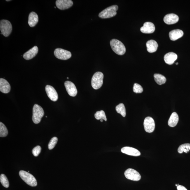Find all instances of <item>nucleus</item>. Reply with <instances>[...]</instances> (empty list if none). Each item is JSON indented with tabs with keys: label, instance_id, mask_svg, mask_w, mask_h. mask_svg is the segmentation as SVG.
Listing matches in <instances>:
<instances>
[{
	"label": "nucleus",
	"instance_id": "obj_1",
	"mask_svg": "<svg viewBox=\"0 0 190 190\" xmlns=\"http://www.w3.org/2000/svg\"><path fill=\"white\" fill-rule=\"evenodd\" d=\"M111 47L114 52L120 55L125 54L126 48L125 45L120 40L116 39L111 40L110 42Z\"/></svg>",
	"mask_w": 190,
	"mask_h": 190
},
{
	"label": "nucleus",
	"instance_id": "obj_2",
	"mask_svg": "<svg viewBox=\"0 0 190 190\" xmlns=\"http://www.w3.org/2000/svg\"><path fill=\"white\" fill-rule=\"evenodd\" d=\"M118 9V7L117 5H113L108 7L101 12L99 15V17L101 19H106L115 16L117 14L116 11Z\"/></svg>",
	"mask_w": 190,
	"mask_h": 190
},
{
	"label": "nucleus",
	"instance_id": "obj_3",
	"mask_svg": "<svg viewBox=\"0 0 190 190\" xmlns=\"http://www.w3.org/2000/svg\"><path fill=\"white\" fill-rule=\"evenodd\" d=\"M44 113V110L41 106L35 104L33 108L32 120L33 122L35 124L39 123Z\"/></svg>",
	"mask_w": 190,
	"mask_h": 190
},
{
	"label": "nucleus",
	"instance_id": "obj_4",
	"mask_svg": "<svg viewBox=\"0 0 190 190\" xmlns=\"http://www.w3.org/2000/svg\"><path fill=\"white\" fill-rule=\"evenodd\" d=\"M19 175L21 178L29 186L35 187L37 185V182L35 177L28 172L24 171H21L19 172Z\"/></svg>",
	"mask_w": 190,
	"mask_h": 190
},
{
	"label": "nucleus",
	"instance_id": "obj_5",
	"mask_svg": "<svg viewBox=\"0 0 190 190\" xmlns=\"http://www.w3.org/2000/svg\"><path fill=\"white\" fill-rule=\"evenodd\" d=\"M103 74L100 72L93 75L91 81V85L95 90H98L102 87L103 83Z\"/></svg>",
	"mask_w": 190,
	"mask_h": 190
},
{
	"label": "nucleus",
	"instance_id": "obj_6",
	"mask_svg": "<svg viewBox=\"0 0 190 190\" xmlns=\"http://www.w3.org/2000/svg\"><path fill=\"white\" fill-rule=\"evenodd\" d=\"M0 30L2 35L8 37L12 31V25L8 20L2 19L0 22Z\"/></svg>",
	"mask_w": 190,
	"mask_h": 190
},
{
	"label": "nucleus",
	"instance_id": "obj_7",
	"mask_svg": "<svg viewBox=\"0 0 190 190\" xmlns=\"http://www.w3.org/2000/svg\"><path fill=\"white\" fill-rule=\"evenodd\" d=\"M55 57L57 59L62 60H67L72 57V54L70 51L58 48L54 52Z\"/></svg>",
	"mask_w": 190,
	"mask_h": 190
},
{
	"label": "nucleus",
	"instance_id": "obj_8",
	"mask_svg": "<svg viewBox=\"0 0 190 190\" xmlns=\"http://www.w3.org/2000/svg\"><path fill=\"white\" fill-rule=\"evenodd\" d=\"M125 175L127 179L133 181H138L141 178V175L137 171L131 168L127 169L125 172Z\"/></svg>",
	"mask_w": 190,
	"mask_h": 190
},
{
	"label": "nucleus",
	"instance_id": "obj_9",
	"mask_svg": "<svg viewBox=\"0 0 190 190\" xmlns=\"http://www.w3.org/2000/svg\"><path fill=\"white\" fill-rule=\"evenodd\" d=\"M144 126L146 132L153 133L155 129V123L153 119L150 116L146 117L144 120Z\"/></svg>",
	"mask_w": 190,
	"mask_h": 190
},
{
	"label": "nucleus",
	"instance_id": "obj_10",
	"mask_svg": "<svg viewBox=\"0 0 190 190\" xmlns=\"http://www.w3.org/2000/svg\"><path fill=\"white\" fill-rule=\"evenodd\" d=\"M65 86L66 90L70 96L74 97L77 95L78 91L74 83L70 81H66L65 82Z\"/></svg>",
	"mask_w": 190,
	"mask_h": 190
},
{
	"label": "nucleus",
	"instance_id": "obj_11",
	"mask_svg": "<svg viewBox=\"0 0 190 190\" xmlns=\"http://www.w3.org/2000/svg\"><path fill=\"white\" fill-rule=\"evenodd\" d=\"M45 91L48 97L50 99L53 101H56L58 99V94L55 89L52 86L47 85L45 87Z\"/></svg>",
	"mask_w": 190,
	"mask_h": 190
},
{
	"label": "nucleus",
	"instance_id": "obj_12",
	"mask_svg": "<svg viewBox=\"0 0 190 190\" xmlns=\"http://www.w3.org/2000/svg\"><path fill=\"white\" fill-rule=\"evenodd\" d=\"M73 3L71 0H57L56 2V5L57 8L60 10H64L70 8Z\"/></svg>",
	"mask_w": 190,
	"mask_h": 190
},
{
	"label": "nucleus",
	"instance_id": "obj_13",
	"mask_svg": "<svg viewBox=\"0 0 190 190\" xmlns=\"http://www.w3.org/2000/svg\"><path fill=\"white\" fill-rule=\"evenodd\" d=\"M155 28L153 23L146 22L143 26L141 28V31L144 34L153 33L155 31Z\"/></svg>",
	"mask_w": 190,
	"mask_h": 190
},
{
	"label": "nucleus",
	"instance_id": "obj_14",
	"mask_svg": "<svg viewBox=\"0 0 190 190\" xmlns=\"http://www.w3.org/2000/svg\"><path fill=\"white\" fill-rule=\"evenodd\" d=\"M121 151L124 154L132 156H138L141 154L140 152L137 149L131 147H124L121 149Z\"/></svg>",
	"mask_w": 190,
	"mask_h": 190
},
{
	"label": "nucleus",
	"instance_id": "obj_15",
	"mask_svg": "<svg viewBox=\"0 0 190 190\" xmlns=\"http://www.w3.org/2000/svg\"><path fill=\"white\" fill-rule=\"evenodd\" d=\"M163 20L165 23L167 24H173L176 23L178 22L179 17L175 14H170L165 16Z\"/></svg>",
	"mask_w": 190,
	"mask_h": 190
},
{
	"label": "nucleus",
	"instance_id": "obj_16",
	"mask_svg": "<svg viewBox=\"0 0 190 190\" xmlns=\"http://www.w3.org/2000/svg\"><path fill=\"white\" fill-rule=\"evenodd\" d=\"M11 87L9 83L4 78H0V91L4 93H8L11 91Z\"/></svg>",
	"mask_w": 190,
	"mask_h": 190
},
{
	"label": "nucleus",
	"instance_id": "obj_17",
	"mask_svg": "<svg viewBox=\"0 0 190 190\" xmlns=\"http://www.w3.org/2000/svg\"><path fill=\"white\" fill-rule=\"evenodd\" d=\"M177 59V55L173 52L167 53L164 55V57L165 62L169 65L173 64Z\"/></svg>",
	"mask_w": 190,
	"mask_h": 190
},
{
	"label": "nucleus",
	"instance_id": "obj_18",
	"mask_svg": "<svg viewBox=\"0 0 190 190\" xmlns=\"http://www.w3.org/2000/svg\"><path fill=\"white\" fill-rule=\"evenodd\" d=\"M39 49L36 46H35L32 49L25 53L23 57L24 59L26 60H31L35 57L37 54Z\"/></svg>",
	"mask_w": 190,
	"mask_h": 190
},
{
	"label": "nucleus",
	"instance_id": "obj_19",
	"mask_svg": "<svg viewBox=\"0 0 190 190\" xmlns=\"http://www.w3.org/2000/svg\"><path fill=\"white\" fill-rule=\"evenodd\" d=\"M184 34V32L182 30H173L169 33V37L171 40L175 41L183 36Z\"/></svg>",
	"mask_w": 190,
	"mask_h": 190
},
{
	"label": "nucleus",
	"instance_id": "obj_20",
	"mask_svg": "<svg viewBox=\"0 0 190 190\" xmlns=\"http://www.w3.org/2000/svg\"><path fill=\"white\" fill-rule=\"evenodd\" d=\"M146 46L148 52L153 53L156 52L158 49V44L155 40H150L146 42Z\"/></svg>",
	"mask_w": 190,
	"mask_h": 190
},
{
	"label": "nucleus",
	"instance_id": "obj_21",
	"mask_svg": "<svg viewBox=\"0 0 190 190\" xmlns=\"http://www.w3.org/2000/svg\"><path fill=\"white\" fill-rule=\"evenodd\" d=\"M39 22V17L38 15L34 12H32L30 14L28 18V24L31 27H34Z\"/></svg>",
	"mask_w": 190,
	"mask_h": 190
},
{
	"label": "nucleus",
	"instance_id": "obj_22",
	"mask_svg": "<svg viewBox=\"0 0 190 190\" xmlns=\"http://www.w3.org/2000/svg\"><path fill=\"white\" fill-rule=\"evenodd\" d=\"M179 120V116L175 112L172 113L168 121V125L171 127H174L178 123Z\"/></svg>",
	"mask_w": 190,
	"mask_h": 190
},
{
	"label": "nucleus",
	"instance_id": "obj_23",
	"mask_svg": "<svg viewBox=\"0 0 190 190\" xmlns=\"http://www.w3.org/2000/svg\"><path fill=\"white\" fill-rule=\"evenodd\" d=\"M154 78L156 82L159 85L164 84L166 82V78L164 76L159 74L154 75Z\"/></svg>",
	"mask_w": 190,
	"mask_h": 190
},
{
	"label": "nucleus",
	"instance_id": "obj_24",
	"mask_svg": "<svg viewBox=\"0 0 190 190\" xmlns=\"http://www.w3.org/2000/svg\"><path fill=\"white\" fill-rule=\"evenodd\" d=\"M116 110L118 113L120 114L123 117H125L126 115V111L125 106L124 104L121 103L116 106Z\"/></svg>",
	"mask_w": 190,
	"mask_h": 190
},
{
	"label": "nucleus",
	"instance_id": "obj_25",
	"mask_svg": "<svg viewBox=\"0 0 190 190\" xmlns=\"http://www.w3.org/2000/svg\"><path fill=\"white\" fill-rule=\"evenodd\" d=\"M190 150V144L185 143L180 146L178 149V153L182 154L183 152L187 153Z\"/></svg>",
	"mask_w": 190,
	"mask_h": 190
},
{
	"label": "nucleus",
	"instance_id": "obj_26",
	"mask_svg": "<svg viewBox=\"0 0 190 190\" xmlns=\"http://www.w3.org/2000/svg\"><path fill=\"white\" fill-rule=\"evenodd\" d=\"M8 132L6 126L2 122H0V137H6L8 135Z\"/></svg>",
	"mask_w": 190,
	"mask_h": 190
},
{
	"label": "nucleus",
	"instance_id": "obj_27",
	"mask_svg": "<svg viewBox=\"0 0 190 190\" xmlns=\"http://www.w3.org/2000/svg\"><path fill=\"white\" fill-rule=\"evenodd\" d=\"M95 117L97 120H101L103 119L105 121H107V118L105 115V113L103 110L98 111L95 114Z\"/></svg>",
	"mask_w": 190,
	"mask_h": 190
},
{
	"label": "nucleus",
	"instance_id": "obj_28",
	"mask_svg": "<svg viewBox=\"0 0 190 190\" xmlns=\"http://www.w3.org/2000/svg\"><path fill=\"white\" fill-rule=\"evenodd\" d=\"M0 181L1 183L5 188H7L9 186V183L7 177L4 174H1L0 176Z\"/></svg>",
	"mask_w": 190,
	"mask_h": 190
},
{
	"label": "nucleus",
	"instance_id": "obj_29",
	"mask_svg": "<svg viewBox=\"0 0 190 190\" xmlns=\"http://www.w3.org/2000/svg\"><path fill=\"white\" fill-rule=\"evenodd\" d=\"M58 141V138L57 137L52 138L51 139L49 144V150H52L55 147Z\"/></svg>",
	"mask_w": 190,
	"mask_h": 190
},
{
	"label": "nucleus",
	"instance_id": "obj_30",
	"mask_svg": "<svg viewBox=\"0 0 190 190\" xmlns=\"http://www.w3.org/2000/svg\"><path fill=\"white\" fill-rule=\"evenodd\" d=\"M133 91L135 93H141L143 92V89L141 85L135 83L133 85Z\"/></svg>",
	"mask_w": 190,
	"mask_h": 190
},
{
	"label": "nucleus",
	"instance_id": "obj_31",
	"mask_svg": "<svg viewBox=\"0 0 190 190\" xmlns=\"http://www.w3.org/2000/svg\"><path fill=\"white\" fill-rule=\"evenodd\" d=\"M41 151V148L40 146H37L35 147L32 150V153L35 157L39 155Z\"/></svg>",
	"mask_w": 190,
	"mask_h": 190
},
{
	"label": "nucleus",
	"instance_id": "obj_32",
	"mask_svg": "<svg viewBox=\"0 0 190 190\" xmlns=\"http://www.w3.org/2000/svg\"><path fill=\"white\" fill-rule=\"evenodd\" d=\"M177 190H188L184 186L182 185H179L177 187Z\"/></svg>",
	"mask_w": 190,
	"mask_h": 190
},
{
	"label": "nucleus",
	"instance_id": "obj_33",
	"mask_svg": "<svg viewBox=\"0 0 190 190\" xmlns=\"http://www.w3.org/2000/svg\"><path fill=\"white\" fill-rule=\"evenodd\" d=\"M179 185V184H175V186H176L177 187V186H178Z\"/></svg>",
	"mask_w": 190,
	"mask_h": 190
},
{
	"label": "nucleus",
	"instance_id": "obj_34",
	"mask_svg": "<svg viewBox=\"0 0 190 190\" xmlns=\"http://www.w3.org/2000/svg\"><path fill=\"white\" fill-rule=\"evenodd\" d=\"M100 121H101V122H103V119H101V120H100Z\"/></svg>",
	"mask_w": 190,
	"mask_h": 190
},
{
	"label": "nucleus",
	"instance_id": "obj_35",
	"mask_svg": "<svg viewBox=\"0 0 190 190\" xmlns=\"http://www.w3.org/2000/svg\"><path fill=\"white\" fill-rule=\"evenodd\" d=\"M178 63H176V65H178Z\"/></svg>",
	"mask_w": 190,
	"mask_h": 190
},
{
	"label": "nucleus",
	"instance_id": "obj_36",
	"mask_svg": "<svg viewBox=\"0 0 190 190\" xmlns=\"http://www.w3.org/2000/svg\"><path fill=\"white\" fill-rule=\"evenodd\" d=\"M6 1H10V0H9V1H7V0H6Z\"/></svg>",
	"mask_w": 190,
	"mask_h": 190
},
{
	"label": "nucleus",
	"instance_id": "obj_37",
	"mask_svg": "<svg viewBox=\"0 0 190 190\" xmlns=\"http://www.w3.org/2000/svg\"><path fill=\"white\" fill-rule=\"evenodd\" d=\"M67 79H68V78H68V77H67Z\"/></svg>",
	"mask_w": 190,
	"mask_h": 190
}]
</instances>
